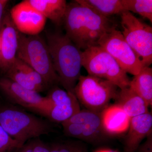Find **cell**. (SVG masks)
<instances>
[{
  "instance_id": "2",
  "label": "cell",
  "mask_w": 152,
  "mask_h": 152,
  "mask_svg": "<svg viewBox=\"0 0 152 152\" xmlns=\"http://www.w3.org/2000/svg\"><path fill=\"white\" fill-rule=\"evenodd\" d=\"M49 53L60 83L69 92L74 89L82 66V51L66 34L53 33L48 36Z\"/></svg>"
},
{
  "instance_id": "19",
  "label": "cell",
  "mask_w": 152,
  "mask_h": 152,
  "mask_svg": "<svg viewBox=\"0 0 152 152\" xmlns=\"http://www.w3.org/2000/svg\"><path fill=\"white\" fill-rule=\"evenodd\" d=\"M80 5L87 7L95 12L108 18L125 11L121 0H76Z\"/></svg>"
},
{
  "instance_id": "25",
  "label": "cell",
  "mask_w": 152,
  "mask_h": 152,
  "mask_svg": "<svg viewBox=\"0 0 152 152\" xmlns=\"http://www.w3.org/2000/svg\"><path fill=\"white\" fill-rule=\"evenodd\" d=\"M146 141L139 147L138 152H152V134L147 137Z\"/></svg>"
},
{
  "instance_id": "11",
  "label": "cell",
  "mask_w": 152,
  "mask_h": 152,
  "mask_svg": "<svg viewBox=\"0 0 152 152\" xmlns=\"http://www.w3.org/2000/svg\"><path fill=\"white\" fill-rule=\"evenodd\" d=\"M18 32L10 16L4 19L0 32V69L7 72L17 57Z\"/></svg>"
},
{
  "instance_id": "4",
  "label": "cell",
  "mask_w": 152,
  "mask_h": 152,
  "mask_svg": "<svg viewBox=\"0 0 152 152\" xmlns=\"http://www.w3.org/2000/svg\"><path fill=\"white\" fill-rule=\"evenodd\" d=\"M17 57L39 74L48 86L60 83L47 44L38 35L18 33Z\"/></svg>"
},
{
  "instance_id": "3",
  "label": "cell",
  "mask_w": 152,
  "mask_h": 152,
  "mask_svg": "<svg viewBox=\"0 0 152 152\" xmlns=\"http://www.w3.org/2000/svg\"><path fill=\"white\" fill-rule=\"evenodd\" d=\"M0 126L21 147L29 140L53 130L48 121L13 106L0 107Z\"/></svg>"
},
{
  "instance_id": "10",
  "label": "cell",
  "mask_w": 152,
  "mask_h": 152,
  "mask_svg": "<svg viewBox=\"0 0 152 152\" xmlns=\"http://www.w3.org/2000/svg\"><path fill=\"white\" fill-rule=\"evenodd\" d=\"M10 14L17 29L23 34L37 35L45 28L46 18L30 6L26 0L14 6Z\"/></svg>"
},
{
  "instance_id": "23",
  "label": "cell",
  "mask_w": 152,
  "mask_h": 152,
  "mask_svg": "<svg viewBox=\"0 0 152 152\" xmlns=\"http://www.w3.org/2000/svg\"><path fill=\"white\" fill-rule=\"evenodd\" d=\"M21 147L20 144L11 137L0 126V152H11Z\"/></svg>"
},
{
  "instance_id": "15",
  "label": "cell",
  "mask_w": 152,
  "mask_h": 152,
  "mask_svg": "<svg viewBox=\"0 0 152 152\" xmlns=\"http://www.w3.org/2000/svg\"><path fill=\"white\" fill-rule=\"evenodd\" d=\"M114 100L131 118L149 112L146 103L129 87L120 89Z\"/></svg>"
},
{
  "instance_id": "8",
  "label": "cell",
  "mask_w": 152,
  "mask_h": 152,
  "mask_svg": "<svg viewBox=\"0 0 152 152\" xmlns=\"http://www.w3.org/2000/svg\"><path fill=\"white\" fill-rule=\"evenodd\" d=\"M61 124L66 136L87 142H99L107 136L102 125L101 113L80 110Z\"/></svg>"
},
{
  "instance_id": "7",
  "label": "cell",
  "mask_w": 152,
  "mask_h": 152,
  "mask_svg": "<svg viewBox=\"0 0 152 152\" xmlns=\"http://www.w3.org/2000/svg\"><path fill=\"white\" fill-rule=\"evenodd\" d=\"M122 34L144 66L152 63V28L130 12L120 14Z\"/></svg>"
},
{
  "instance_id": "5",
  "label": "cell",
  "mask_w": 152,
  "mask_h": 152,
  "mask_svg": "<svg viewBox=\"0 0 152 152\" xmlns=\"http://www.w3.org/2000/svg\"><path fill=\"white\" fill-rule=\"evenodd\" d=\"M82 66L88 75L111 82L120 89L129 87L131 80L115 60L99 46L82 53Z\"/></svg>"
},
{
  "instance_id": "28",
  "label": "cell",
  "mask_w": 152,
  "mask_h": 152,
  "mask_svg": "<svg viewBox=\"0 0 152 152\" xmlns=\"http://www.w3.org/2000/svg\"><path fill=\"white\" fill-rule=\"evenodd\" d=\"M95 152H119L115 150L110 149L102 148L96 151Z\"/></svg>"
},
{
  "instance_id": "12",
  "label": "cell",
  "mask_w": 152,
  "mask_h": 152,
  "mask_svg": "<svg viewBox=\"0 0 152 152\" xmlns=\"http://www.w3.org/2000/svg\"><path fill=\"white\" fill-rule=\"evenodd\" d=\"M0 89L12 101L32 111L49 103L46 97L26 88L7 78L0 79Z\"/></svg>"
},
{
  "instance_id": "17",
  "label": "cell",
  "mask_w": 152,
  "mask_h": 152,
  "mask_svg": "<svg viewBox=\"0 0 152 152\" xmlns=\"http://www.w3.org/2000/svg\"><path fill=\"white\" fill-rule=\"evenodd\" d=\"M131 80L129 88L145 101L148 107L152 105V69L144 66Z\"/></svg>"
},
{
  "instance_id": "26",
  "label": "cell",
  "mask_w": 152,
  "mask_h": 152,
  "mask_svg": "<svg viewBox=\"0 0 152 152\" xmlns=\"http://www.w3.org/2000/svg\"><path fill=\"white\" fill-rule=\"evenodd\" d=\"M18 150V152H34L33 141L25 144Z\"/></svg>"
},
{
  "instance_id": "21",
  "label": "cell",
  "mask_w": 152,
  "mask_h": 152,
  "mask_svg": "<svg viewBox=\"0 0 152 152\" xmlns=\"http://www.w3.org/2000/svg\"><path fill=\"white\" fill-rule=\"evenodd\" d=\"M125 11L140 15L152 22V0H121Z\"/></svg>"
},
{
  "instance_id": "9",
  "label": "cell",
  "mask_w": 152,
  "mask_h": 152,
  "mask_svg": "<svg viewBox=\"0 0 152 152\" xmlns=\"http://www.w3.org/2000/svg\"><path fill=\"white\" fill-rule=\"evenodd\" d=\"M98 45L111 55L126 73L136 75L144 67L125 40L121 31L117 30L116 27L102 37Z\"/></svg>"
},
{
  "instance_id": "27",
  "label": "cell",
  "mask_w": 152,
  "mask_h": 152,
  "mask_svg": "<svg viewBox=\"0 0 152 152\" xmlns=\"http://www.w3.org/2000/svg\"><path fill=\"white\" fill-rule=\"evenodd\" d=\"M9 1L7 0H0V23L1 20L3 12Z\"/></svg>"
},
{
  "instance_id": "22",
  "label": "cell",
  "mask_w": 152,
  "mask_h": 152,
  "mask_svg": "<svg viewBox=\"0 0 152 152\" xmlns=\"http://www.w3.org/2000/svg\"><path fill=\"white\" fill-rule=\"evenodd\" d=\"M50 148V152H88L86 146L80 142L55 143Z\"/></svg>"
},
{
  "instance_id": "20",
  "label": "cell",
  "mask_w": 152,
  "mask_h": 152,
  "mask_svg": "<svg viewBox=\"0 0 152 152\" xmlns=\"http://www.w3.org/2000/svg\"><path fill=\"white\" fill-rule=\"evenodd\" d=\"M7 78L12 80L20 86L39 93L37 87L30 80L22 65V61L16 58L13 64L6 72Z\"/></svg>"
},
{
  "instance_id": "14",
  "label": "cell",
  "mask_w": 152,
  "mask_h": 152,
  "mask_svg": "<svg viewBox=\"0 0 152 152\" xmlns=\"http://www.w3.org/2000/svg\"><path fill=\"white\" fill-rule=\"evenodd\" d=\"M102 125L107 135H117L126 132L131 118L119 106L109 105L101 112Z\"/></svg>"
},
{
  "instance_id": "24",
  "label": "cell",
  "mask_w": 152,
  "mask_h": 152,
  "mask_svg": "<svg viewBox=\"0 0 152 152\" xmlns=\"http://www.w3.org/2000/svg\"><path fill=\"white\" fill-rule=\"evenodd\" d=\"M34 152H50V146L39 139L33 140Z\"/></svg>"
},
{
  "instance_id": "1",
  "label": "cell",
  "mask_w": 152,
  "mask_h": 152,
  "mask_svg": "<svg viewBox=\"0 0 152 152\" xmlns=\"http://www.w3.org/2000/svg\"><path fill=\"white\" fill-rule=\"evenodd\" d=\"M63 22L66 35L83 51L97 46L102 37L116 27L108 18L75 1L67 4Z\"/></svg>"
},
{
  "instance_id": "13",
  "label": "cell",
  "mask_w": 152,
  "mask_h": 152,
  "mask_svg": "<svg viewBox=\"0 0 152 152\" xmlns=\"http://www.w3.org/2000/svg\"><path fill=\"white\" fill-rule=\"evenodd\" d=\"M152 115L149 112L131 118L124 141V152H136L144 139L152 134Z\"/></svg>"
},
{
  "instance_id": "18",
  "label": "cell",
  "mask_w": 152,
  "mask_h": 152,
  "mask_svg": "<svg viewBox=\"0 0 152 152\" xmlns=\"http://www.w3.org/2000/svg\"><path fill=\"white\" fill-rule=\"evenodd\" d=\"M80 110V103L78 102L63 106H52L48 104L38 107L33 110L47 117L52 121L62 123Z\"/></svg>"
},
{
  "instance_id": "6",
  "label": "cell",
  "mask_w": 152,
  "mask_h": 152,
  "mask_svg": "<svg viewBox=\"0 0 152 152\" xmlns=\"http://www.w3.org/2000/svg\"><path fill=\"white\" fill-rule=\"evenodd\" d=\"M118 88L105 79L88 75H81L74 93L79 103L86 109L101 113L107 108L118 92Z\"/></svg>"
},
{
  "instance_id": "16",
  "label": "cell",
  "mask_w": 152,
  "mask_h": 152,
  "mask_svg": "<svg viewBox=\"0 0 152 152\" xmlns=\"http://www.w3.org/2000/svg\"><path fill=\"white\" fill-rule=\"evenodd\" d=\"M30 6L46 18L60 25L63 22L67 7L65 0H26Z\"/></svg>"
}]
</instances>
